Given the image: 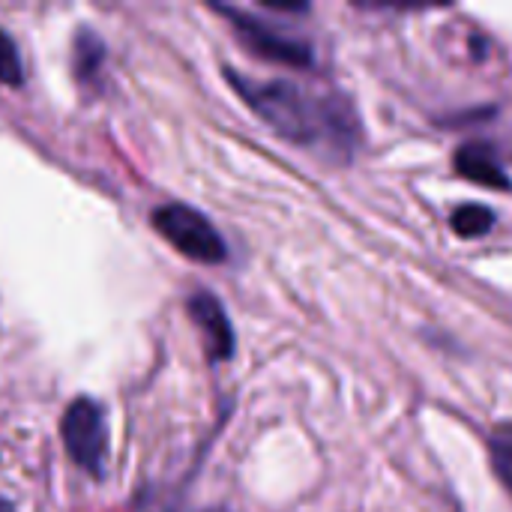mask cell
Listing matches in <instances>:
<instances>
[{"instance_id": "obj_10", "label": "cell", "mask_w": 512, "mask_h": 512, "mask_svg": "<svg viewBox=\"0 0 512 512\" xmlns=\"http://www.w3.org/2000/svg\"><path fill=\"white\" fill-rule=\"evenodd\" d=\"M492 468L501 477V483L512 492V429H504L492 438Z\"/></svg>"}, {"instance_id": "obj_7", "label": "cell", "mask_w": 512, "mask_h": 512, "mask_svg": "<svg viewBox=\"0 0 512 512\" xmlns=\"http://www.w3.org/2000/svg\"><path fill=\"white\" fill-rule=\"evenodd\" d=\"M102 60H105V45L96 33L90 30H81L78 39H75V75L81 84L87 81H96L99 78V69H102Z\"/></svg>"}, {"instance_id": "obj_5", "label": "cell", "mask_w": 512, "mask_h": 512, "mask_svg": "<svg viewBox=\"0 0 512 512\" xmlns=\"http://www.w3.org/2000/svg\"><path fill=\"white\" fill-rule=\"evenodd\" d=\"M189 318L201 330L204 348H207L210 360H228L234 354V330H231V321H228L222 303L213 294L195 291L189 297Z\"/></svg>"}, {"instance_id": "obj_1", "label": "cell", "mask_w": 512, "mask_h": 512, "mask_svg": "<svg viewBox=\"0 0 512 512\" xmlns=\"http://www.w3.org/2000/svg\"><path fill=\"white\" fill-rule=\"evenodd\" d=\"M237 93L288 141L324 147L336 159H351L357 147V117L339 96H315L294 81H255L228 69Z\"/></svg>"}, {"instance_id": "obj_6", "label": "cell", "mask_w": 512, "mask_h": 512, "mask_svg": "<svg viewBox=\"0 0 512 512\" xmlns=\"http://www.w3.org/2000/svg\"><path fill=\"white\" fill-rule=\"evenodd\" d=\"M456 171L480 186H495V189H510L512 180L507 177L501 159L495 156L492 144L471 141L456 150Z\"/></svg>"}, {"instance_id": "obj_2", "label": "cell", "mask_w": 512, "mask_h": 512, "mask_svg": "<svg viewBox=\"0 0 512 512\" xmlns=\"http://www.w3.org/2000/svg\"><path fill=\"white\" fill-rule=\"evenodd\" d=\"M153 228L186 258L201 264H219L228 255L222 234L210 219L189 204H162L153 210Z\"/></svg>"}, {"instance_id": "obj_3", "label": "cell", "mask_w": 512, "mask_h": 512, "mask_svg": "<svg viewBox=\"0 0 512 512\" xmlns=\"http://www.w3.org/2000/svg\"><path fill=\"white\" fill-rule=\"evenodd\" d=\"M60 438L69 453V459L84 468L93 477L105 474L108 459V423L105 411L93 399H75L63 420H60Z\"/></svg>"}, {"instance_id": "obj_11", "label": "cell", "mask_w": 512, "mask_h": 512, "mask_svg": "<svg viewBox=\"0 0 512 512\" xmlns=\"http://www.w3.org/2000/svg\"><path fill=\"white\" fill-rule=\"evenodd\" d=\"M0 512H15V507H12L6 498H0Z\"/></svg>"}, {"instance_id": "obj_8", "label": "cell", "mask_w": 512, "mask_h": 512, "mask_svg": "<svg viewBox=\"0 0 512 512\" xmlns=\"http://www.w3.org/2000/svg\"><path fill=\"white\" fill-rule=\"evenodd\" d=\"M492 225H495V213L483 204H465L453 213V231L459 237H468V240L489 234Z\"/></svg>"}, {"instance_id": "obj_4", "label": "cell", "mask_w": 512, "mask_h": 512, "mask_svg": "<svg viewBox=\"0 0 512 512\" xmlns=\"http://www.w3.org/2000/svg\"><path fill=\"white\" fill-rule=\"evenodd\" d=\"M219 12L228 15L234 33L258 57L273 60V63H285V66H312V48L303 39H294V36L282 33L279 27H273L261 18H252L240 9H231V6H219Z\"/></svg>"}, {"instance_id": "obj_9", "label": "cell", "mask_w": 512, "mask_h": 512, "mask_svg": "<svg viewBox=\"0 0 512 512\" xmlns=\"http://www.w3.org/2000/svg\"><path fill=\"white\" fill-rule=\"evenodd\" d=\"M21 81H24V66H21L18 48L12 42V36L6 30H0V84L18 87Z\"/></svg>"}]
</instances>
